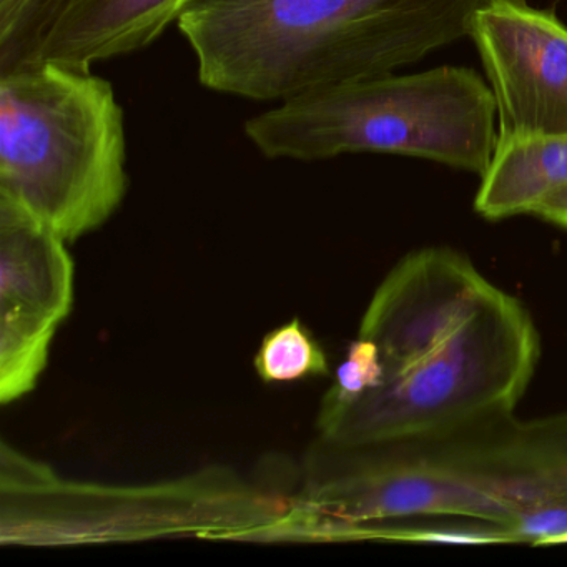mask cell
<instances>
[{"mask_svg":"<svg viewBox=\"0 0 567 567\" xmlns=\"http://www.w3.org/2000/svg\"><path fill=\"white\" fill-rule=\"evenodd\" d=\"M358 337L377 344L383 381L350 403L321 401L320 440L381 443L514 411L540 358L523 303L444 247L401 258L374 291Z\"/></svg>","mask_w":567,"mask_h":567,"instance_id":"1","label":"cell"},{"mask_svg":"<svg viewBox=\"0 0 567 567\" xmlns=\"http://www.w3.org/2000/svg\"><path fill=\"white\" fill-rule=\"evenodd\" d=\"M564 499L567 411L534 420L494 411L353 446L318 437L291 496L293 540L315 543L333 524L414 517H456L513 533L524 514Z\"/></svg>","mask_w":567,"mask_h":567,"instance_id":"2","label":"cell"},{"mask_svg":"<svg viewBox=\"0 0 567 567\" xmlns=\"http://www.w3.org/2000/svg\"><path fill=\"white\" fill-rule=\"evenodd\" d=\"M486 0H197L178 21L202 87L255 102L390 74L470 38Z\"/></svg>","mask_w":567,"mask_h":567,"instance_id":"3","label":"cell"},{"mask_svg":"<svg viewBox=\"0 0 567 567\" xmlns=\"http://www.w3.org/2000/svg\"><path fill=\"white\" fill-rule=\"evenodd\" d=\"M290 499L225 466L144 484L62 477L16 447L0 446V543L92 546L184 539L267 543Z\"/></svg>","mask_w":567,"mask_h":567,"instance_id":"4","label":"cell"},{"mask_svg":"<svg viewBox=\"0 0 567 567\" xmlns=\"http://www.w3.org/2000/svg\"><path fill=\"white\" fill-rule=\"evenodd\" d=\"M277 104L244 125L245 137L270 161L404 155L483 177L496 148V101L473 69L390 72L310 89Z\"/></svg>","mask_w":567,"mask_h":567,"instance_id":"5","label":"cell"},{"mask_svg":"<svg viewBox=\"0 0 567 567\" xmlns=\"http://www.w3.org/2000/svg\"><path fill=\"white\" fill-rule=\"evenodd\" d=\"M127 190L125 112L107 79L52 61L0 72V195L75 241Z\"/></svg>","mask_w":567,"mask_h":567,"instance_id":"6","label":"cell"},{"mask_svg":"<svg viewBox=\"0 0 567 567\" xmlns=\"http://www.w3.org/2000/svg\"><path fill=\"white\" fill-rule=\"evenodd\" d=\"M499 115L497 137L567 135V28L527 0H486L471 24Z\"/></svg>","mask_w":567,"mask_h":567,"instance_id":"7","label":"cell"},{"mask_svg":"<svg viewBox=\"0 0 567 567\" xmlns=\"http://www.w3.org/2000/svg\"><path fill=\"white\" fill-rule=\"evenodd\" d=\"M195 2L197 0H79L39 45L31 64L52 61L92 69L101 62L144 51L172 24H178Z\"/></svg>","mask_w":567,"mask_h":567,"instance_id":"8","label":"cell"},{"mask_svg":"<svg viewBox=\"0 0 567 567\" xmlns=\"http://www.w3.org/2000/svg\"><path fill=\"white\" fill-rule=\"evenodd\" d=\"M69 241L0 195V308L62 323L74 303Z\"/></svg>","mask_w":567,"mask_h":567,"instance_id":"9","label":"cell"},{"mask_svg":"<svg viewBox=\"0 0 567 567\" xmlns=\"http://www.w3.org/2000/svg\"><path fill=\"white\" fill-rule=\"evenodd\" d=\"M567 187V135L497 137L474 210L487 220L530 214Z\"/></svg>","mask_w":567,"mask_h":567,"instance_id":"10","label":"cell"},{"mask_svg":"<svg viewBox=\"0 0 567 567\" xmlns=\"http://www.w3.org/2000/svg\"><path fill=\"white\" fill-rule=\"evenodd\" d=\"M58 321L0 308V401L31 393L44 373Z\"/></svg>","mask_w":567,"mask_h":567,"instance_id":"11","label":"cell"},{"mask_svg":"<svg viewBox=\"0 0 567 567\" xmlns=\"http://www.w3.org/2000/svg\"><path fill=\"white\" fill-rule=\"evenodd\" d=\"M411 543V544H517L516 536L503 527L491 524H453V526H420L406 520H383V523L333 524L317 534L315 543Z\"/></svg>","mask_w":567,"mask_h":567,"instance_id":"12","label":"cell"},{"mask_svg":"<svg viewBox=\"0 0 567 567\" xmlns=\"http://www.w3.org/2000/svg\"><path fill=\"white\" fill-rule=\"evenodd\" d=\"M255 370L265 383H291L328 374L327 353L298 318L267 334L255 357Z\"/></svg>","mask_w":567,"mask_h":567,"instance_id":"13","label":"cell"},{"mask_svg":"<svg viewBox=\"0 0 567 567\" xmlns=\"http://www.w3.org/2000/svg\"><path fill=\"white\" fill-rule=\"evenodd\" d=\"M381 381H383V364H381L377 344L367 338L358 337V340L348 347L347 357L338 367L337 380L324 394L323 400L350 403L380 386Z\"/></svg>","mask_w":567,"mask_h":567,"instance_id":"14","label":"cell"},{"mask_svg":"<svg viewBox=\"0 0 567 567\" xmlns=\"http://www.w3.org/2000/svg\"><path fill=\"white\" fill-rule=\"evenodd\" d=\"M533 215L549 221V224L557 225V227L567 228V187L550 195L547 200H544L536 208Z\"/></svg>","mask_w":567,"mask_h":567,"instance_id":"15","label":"cell"},{"mask_svg":"<svg viewBox=\"0 0 567 567\" xmlns=\"http://www.w3.org/2000/svg\"><path fill=\"white\" fill-rule=\"evenodd\" d=\"M52 4L61 6V8H69V6L74 4L78 0H49Z\"/></svg>","mask_w":567,"mask_h":567,"instance_id":"16","label":"cell"},{"mask_svg":"<svg viewBox=\"0 0 567 567\" xmlns=\"http://www.w3.org/2000/svg\"><path fill=\"white\" fill-rule=\"evenodd\" d=\"M14 0H0V12L8 11Z\"/></svg>","mask_w":567,"mask_h":567,"instance_id":"17","label":"cell"},{"mask_svg":"<svg viewBox=\"0 0 567 567\" xmlns=\"http://www.w3.org/2000/svg\"><path fill=\"white\" fill-rule=\"evenodd\" d=\"M559 544H567V536H564L563 539L559 540Z\"/></svg>","mask_w":567,"mask_h":567,"instance_id":"18","label":"cell"}]
</instances>
